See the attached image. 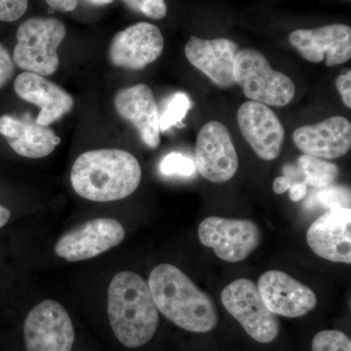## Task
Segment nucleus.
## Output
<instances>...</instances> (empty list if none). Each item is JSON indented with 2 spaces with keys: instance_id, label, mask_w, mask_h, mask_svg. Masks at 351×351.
I'll return each instance as SVG.
<instances>
[{
  "instance_id": "7",
  "label": "nucleus",
  "mask_w": 351,
  "mask_h": 351,
  "mask_svg": "<svg viewBox=\"0 0 351 351\" xmlns=\"http://www.w3.org/2000/svg\"><path fill=\"white\" fill-rule=\"evenodd\" d=\"M198 239L217 257L228 263H239L258 248L262 232L257 223L249 219L209 217L201 221Z\"/></svg>"
},
{
  "instance_id": "27",
  "label": "nucleus",
  "mask_w": 351,
  "mask_h": 351,
  "mask_svg": "<svg viewBox=\"0 0 351 351\" xmlns=\"http://www.w3.org/2000/svg\"><path fill=\"white\" fill-rule=\"evenodd\" d=\"M29 0H0V21L10 23L22 17L27 9Z\"/></svg>"
},
{
  "instance_id": "9",
  "label": "nucleus",
  "mask_w": 351,
  "mask_h": 351,
  "mask_svg": "<svg viewBox=\"0 0 351 351\" xmlns=\"http://www.w3.org/2000/svg\"><path fill=\"white\" fill-rule=\"evenodd\" d=\"M195 162L199 174L215 184L228 182L237 174L239 156L223 123L210 121L201 128L196 140Z\"/></svg>"
},
{
  "instance_id": "11",
  "label": "nucleus",
  "mask_w": 351,
  "mask_h": 351,
  "mask_svg": "<svg viewBox=\"0 0 351 351\" xmlns=\"http://www.w3.org/2000/svg\"><path fill=\"white\" fill-rule=\"evenodd\" d=\"M257 286L265 306L276 315L302 317L317 304V297L311 288L280 270L265 272Z\"/></svg>"
},
{
  "instance_id": "14",
  "label": "nucleus",
  "mask_w": 351,
  "mask_h": 351,
  "mask_svg": "<svg viewBox=\"0 0 351 351\" xmlns=\"http://www.w3.org/2000/svg\"><path fill=\"white\" fill-rule=\"evenodd\" d=\"M289 41L306 61L326 66L345 64L351 58V29L346 25H324L313 29H297Z\"/></svg>"
},
{
  "instance_id": "32",
  "label": "nucleus",
  "mask_w": 351,
  "mask_h": 351,
  "mask_svg": "<svg viewBox=\"0 0 351 351\" xmlns=\"http://www.w3.org/2000/svg\"><path fill=\"white\" fill-rule=\"evenodd\" d=\"M292 182L289 177H286L285 175L282 177L276 178V181L274 182V191L276 195H283L284 193L289 191L290 189Z\"/></svg>"
},
{
  "instance_id": "22",
  "label": "nucleus",
  "mask_w": 351,
  "mask_h": 351,
  "mask_svg": "<svg viewBox=\"0 0 351 351\" xmlns=\"http://www.w3.org/2000/svg\"><path fill=\"white\" fill-rule=\"evenodd\" d=\"M191 107V101L188 95L184 92L173 95L168 101L165 110L160 114V119H159L160 132L169 130L171 127L181 123Z\"/></svg>"
},
{
  "instance_id": "34",
  "label": "nucleus",
  "mask_w": 351,
  "mask_h": 351,
  "mask_svg": "<svg viewBox=\"0 0 351 351\" xmlns=\"http://www.w3.org/2000/svg\"><path fill=\"white\" fill-rule=\"evenodd\" d=\"M87 1L95 4V5H106V4L112 3L114 0H87Z\"/></svg>"
},
{
  "instance_id": "23",
  "label": "nucleus",
  "mask_w": 351,
  "mask_h": 351,
  "mask_svg": "<svg viewBox=\"0 0 351 351\" xmlns=\"http://www.w3.org/2000/svg\"><path fill=\"white\" fill-rule=\"evenodd\" d=\"M313 351H351V341L339 330H325L314 336Z\"/></svg>"
},
{
  "instance_id": "13",
  "label": "nucleus",
  "mask_w": 351,
  "mask_h": 351,
  "mask_svg": "<svg viewBox=\"0 0 351 351\" xmlns=\"http://www.w3.org/2000/svg\"><path fill=\"white\" fill-rule=\"evenodd\" d=\"M237 122L242 135L263 160H274L282 151L285 129L269 106L248 101L239 108Z\"/></svg>"
},
{
  "instance_id": "30",
  "label": "nucleus",
  "mask_w": 351,
  "mask_h": 351,
  "mask_svg": "<svg viewBox=\"0 0 351 351\" xmlns=\"http://www.w3.org/2000/svg\"><path fill=\"white\" fill-rule=\"evenodd\" d=\"M52 10L60 12H71L77 6L78 0H46Z\"/></svg>"
},
{
  "instance_id": "10",
  "label": "nucleus",
  "mask_w": 351,
  "mask_h": 351,
  "mask_svg": "<svg viewBox=\"0 0 351 351\" xmlns=\"http://www.w3.org/2000/svg\"><path fill=\"white\" fill-rule=\"evenodd\" d=\"M124 237L125 230L117 219H91L62 235L55 244V253L69 262H82L117 247Z\"/></svg>"
},
{
  "instance_id": "15",
  "label": "nucleus",
  "mask_w": 351,
  "mask_h": 351,
  "mask_svg": "<svg viewBox=\"0 0 351 351\" xmlns=\"http://www.w3.org/2000/svg\"><path fill=\"white\" fill-rule=\"evenodd\" d=\"M306 241L320 258L337 263H351L350 208L330 209L309 226Z\"/></svg>"
},
{
  "instance_id": "6",
  "label": "nucleus",
  "mask_w": 351,
  "mask_h": 351,
  "mask_svg": "<svg viewBox=\"0 0 351 351\" xmlns=\"http://www.w3.org/2000/svg\"><path fill=\"white\" fill-rule=\"evenodd\" d=\"M221 302L228 313L241 325L244 331L260 343H270L279 335V320L267 308L250 279L240 278L221 291Z\"/></svg>"
},
{
  "instance_id": "21",
  "label": "nucleus",
  "mask_w": 351,
  "mask_h": 351,
  "mask_svg": "<svg viewBox=\"0 0 351 351\" xmlns=\"http://www.w3.org/2000/svg\"><path fill=\"white\" fill-rule=\"evenodd\" d=\"M298 168L304 176L302 182L307 186L318 189L332 186L339 175V169L336 164L306 154L298 159Z\"/></svg>"
},
{
  "instance_id": "25",
  "label": "nucleus",
  "mask_w": 351,
  "mask_h": 351,
  "mask_svg": "<svg viewBox=\"0 0 351 351\" xmlns=\"http://www.w3.org/2000/svg\"><path fill=\"white\" fill-rule=\"evenodd\" d=\"M129 8L151 19L160 20L167 14L165 0H122Z\"/></svg>"
},
{
  "instance_id": "3",
  "label": "nucleus",
  "mask_w": 351,
  "mask_h": 351,
  "mask_svg": "<svg viewBox=\"0 0 351 351\" xmlns=\"http://www.w3.org/2000/svg\"><path fill=\"white\" fill-rule=\"evenodd\" d=\"M108 313L113 334L129 348L149 343L157 331L159 311L149 283L131 271H121L110 281Z\"/></svg>"
},
{
  "instance_id": "17",
  "label": "nucleus",
  "mask_w": 351,
  "mask_h": 351,
  "mask_svg": "<svg viewBox=\"0 0 351 351\" xmlns=\"http://www.w3.org/2000/svg\"><path fill=\"white\" fill-rule=\"evenodd\" d=\"M293 142L306 156L336 159L346 156L351 147V124L343 117H332L313 125L300 127Z\"/></svg>"
},
{
  "instance_id": "19",
  "label": "nucleus",
  "mask_w": 351,
  "mask_h": 351,
  "mask_svg": "<svg viewBox=\"0 0 351 351\" xmlns=\"http://www.w3.org/2000/svg\"><path fill=\"white\" fill-rule=\"evenodd\" d=\"M115 110L137 129L143 142L152 149L160 144V112L151 88L137 84L120 90L114 98Z\"/></svg>"
},
{
  "instance_id": "12",
  "label": "nucleus",
  "mask_w": 351,
  "mask_h": 351,
  "mask_svg": "<svg viewBox=\"0 0 351 351\" xmlns=\"http://www.w3.org/2000/svg\"><path fill=\"white\" fill-rule=\"evenodd\" d=\"M163 48L160 29L151 23L141 22L115 34L108 57L113 66L138 71L156 62Z\"/></svg>"
},
{
  "instance_id": "8",
  "label": "nucleus",
  "mask_w": 351,
  "mask_h": 351,
  "mask_svg": "<svg viewBox=\"0 0 351 351\" xmlns=\"http://www.w3.org/2000/svg\"><path fill=\"white\" fill-rule=\"evenodd\" d=\"M24 339L27 351H71L75 343L73 321L61 304L46 300L27 314Z\"/></svg>"
},
{
  "instance_id": "24",
  "label": "nucleus",
  "mask_w": 351,
  "mask_h": 351,
  "mask_svg": "<svg viewBox=\"0 0 351 351\" xmlns=\"http://www.w3.org/2000/svg\"><path fill=\"white\" fill-rule=\"evenodd\" d=\"M196 166L191 156L181 152H171L161 161L160 171L164 175H179L191 177L195 174Z\"/></svg>"
},
{
  "instance_id": "1",
  "label": "nucleus",
  "mask_w": 351,
  "mask_h": 351,
  "mask_svg": "<svg viewBox=\"0 0 351 351\" xmlns=\"http://www.w3.org/2000/svg\"><path fill=\"white\" fill-rule=\"evenodd\" d=\"M142 180V168L130 152L104 149L80 154L71 172L78 195L95 202H110L131 195Z\"/></svg>"
},
{
  "instance_id": "28",
  "label": "nucleus",
  "mask_w": 351,
  "mask_h": 351,
  "mask_svg": "<svg viewBox=\"0 0 351 351\" xmlns=\"http://www.w3.org/2000/svg\"><path fill=\"white\" fill-rule=\"evenodd\" d=\"M15 71V64L8 50L0 43V89L5 86L7 82L12 78Z\"/></svg>"
},
{
  "instance_id": "31",
  "label": "nucleus",
  "mask_w": 351,
  "mask_h": 351,
  "mask_svg": "<svg viewBox=\"0 0 351 351\" xmlns=\"http://www.w3.org/2000/svg\"><path fill=\"white\" fill-rule=\"evenodd\" d=\"M292 182L289 193H290V198L293 202H300L304 199L307 193V186L304 182Z\"/></svg>"
},
{
  "instance_id": "33",
  "label": "nucleus",
  "mask_w": 351,
  "mask_h": 351,
  "mask_svg": "<svg viewBox=\"0 0 351 351\" xmlns=\"http://www.w3.org/2000/svg\"><path fill=\"white\" fill-rule=\"evenodd\" d=\"M10 217V210L7 209L6 207L2 206V205L0 204V228H1L2 226H5L6 223H8Z\"/></svg>"
},
{
  "instance_id": "5",
  "label": "nucleus",
  "mask_w": 351,
  "mask_h": 351,
  "mask_svg": "<svg viewBox=\"0 0 351 351\" xmlns=\"http://www.w3.org/2000/svg\"><path fill=\"white\" fill-rule=\"evenodd\" d=\"M234 80L247 98L271 107H285L295 94L293 80L272 69L265 55L252 48L240 50L237 54Z\"/></svg>"
},
{
  "instance_id": "4",
  "label": "nucleus",
  "mask_w": 351,
  "mask_h": 351,
  "mask_svg": "<svg viewBox=\"0 0 351 351\" xmlns=\"http://www.w3.org/2000/svg\"><path fill=\"white\" fill-rule=\"evenodd\" d=\"M66 27L54 18L34 17L21 24L13 61L25 71L50 76L59 68L58 48L66 38Z\"/></svg>"
},
{
  "instance_id": "2",
  "label": "nucleus",
  "mask_w": 351,
  "mask_h": 351,
  "mask_svg": "<svg viewBox=\"0 0 351 351\" xmlns=\"http://www.w3.org/2000/svg\"><path fill=\"white\" fill-rule=\"evenodd\" d=\"M147 283L158 311L178 327L189 332H208L218 325L213 300L175 265H157Z\"/></svg>"
},
{
  "instance_id": "29",
  "label": "nucleus",
  "mask_w": 351,
  "mask_h": 351,
  "mask_svg": "<svg viewBox=\"0 0 351 351\" xmlns=\"http://www.w3.org/2000/svg\"><path fill=\"white\" fill-rule=\"evenodd\" d=\"M336 87L343 103L348 108H351V71L345 75H339L336 80Z\"/></svg>"
},
{
  "instance_id": "18",
  "label": "nucleus",
  "mask_w": 351,
  "mask_h": 351,
  "mask_svg": "<svg viewBox=\"0 0 351 351\" xmlns=\"http://www.w3.org/2000/svg\"><path fill=\"white\" fill-rule=\"evenodd\" d=\"M14 89L21 99L39 108L36 120L39 125L49 126L68 114L75 105L73 97L63 88L29 71L18 75Z\"/></svg>"
},
{
  "instance_id": "26",
  "label": "nucleus",
  "mask_w": 351,
  "mask_h": 351,
  "mask_svg": "<svg viewBox=\"0 0 351 351\" xmlns=\"http://www.w3.org/2000/svg\"><path fill=\"white\" fill-rule=\"evenodd\" d=\"M318 199L330 209L350 208V191L345 186H334L320 189Z\"/></svg>"
},
{
  "instance_id": "20",
  "label": "nucleus",
  "mask_w": 351,
  "mask_h": 351,
  "mask_svg": "<svg viewBox=\"0 0 351 351\" xmlns=\"http://www.w3.org/2000/svg\"><path fill=\"white\" fill-rule=\"evenodd\" d=\"M0 134L16 154L27 158H43L55 151L61 138L49 126L36 121L16 119L11 115L0 117Z\"/></svg>"
},
{
  "instance_id": "35",
  "label": "nucleus",
  "mask_w": 351,
  "mask_h": 351,
  "mask_svg": "<svg viewBox=\"0 0 351 351\" xmlns=\"http://www.w3.org/2000/svg\"><path fill=\"white\" fill-rule=\"evenodd\" d=\"M348 1H350V0H348Z\"/></svg>"
},
{
  "instance_id": "16",
  "label": "nucleus",
  "mask_w": 351,
  "mask_h": 351,
  "mask_svg": "<svg viewBox=\"0 0 351 351\" xmlns=\"http://www.w3.org/2000/svg\"><path fill=\"white\" fill-rule=\"evenodd\" d=\"M239 51V46L230 39H201L195 36L184 48L189 63L223 88L235 84L234 64Z\"/></svg>"
}]
</instances>
